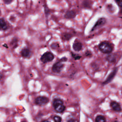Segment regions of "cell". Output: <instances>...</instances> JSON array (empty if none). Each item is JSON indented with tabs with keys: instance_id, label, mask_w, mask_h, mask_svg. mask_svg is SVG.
I'll use <instances>...</instances> for the list:
<instances>
[{
	"instance_id": "cell-1",
	"label": "cell",
	"mask_w": 122,
	"mask_h": 122,
	"mask_svg": "<svg viewBox=\"0 0 122 122\" xmlns=\"http://www.w3.org/2000/svg\"><path fill=\"white\" fill-rule=\"evenodd\" d=\"M52 105L56 112L61 113L64 111L65 106L63 105L62 100L59 98H55L52 101Z\"/></svg>"
},
{
	"instance_id": "cell-2",
	"label": "cell",
	"mask_w": 122,
	"mask_h": 122,
	"mask_svg": "<svg viewBox=\"0 0 122 122\" xmlns=\"http://www.w3.org/2000/svg\"><path fill=\"white\" fill-rule=\"evenodd\" d=\"M100 51L103 53H110L113 50L112 45L107 41H103L99 45Z\"/></svg>"
},
{
	"instance_id": "cell-3",
	"label": "cell",
	"mask_w": 122,
	"mask_h": 122,
	"mask_svg": "<svg viewBox=\"0 0 122 122\" xmlns=\"http://www.w3.org/2000/svg\"><path fill=\"white\" fill-rule=\"evenodd\" d=\"M54 58L53 54L49 51L45 52L41 57V61L43 63H47L52 61Z\"/></svg>"
},
{
	"instance_id": "cell-4",
	"label": "cell",
	"mask_w": 122,
	"mask_h": 122,
	"mask_svg": "<svg viewBox=\"0 0 122 122\" xmlns=\"http://www.w3.org/2000/svg\"><path fill=\"white\" fill-rule=\"evenodd\" d=\"M106 20L105 18H101L99 19L98 20L96 21V22L95 23V24H94V25L93 26L91 31H93L101 28V27L103 26L106 23Z\"/></svg>"
},
{
	"instance_id": "cell-5",
	"label": "cell",
	"mask_w": 122,
	"mask_h": 122,
	"mask_svg": "<svg viewBox=\"0 0 122 122\" xmlns=\"http://www.w3.org/2000/svg\"><path fill=\"white\" fill-rule=\"evenodd\" d=\"M64 67V64L62 62L59 61L58 62L55 63L52 66V71L55 73H59L62 70Z\"/></svg>"
},
{
	"instance_id": "cell-6",
	"label": "cell",
	"mask_w": 122,
	"mask_h": 122,
	"mask_svg": "<svg viewBox=\"0 0 122 122\" xmlns=\"http://www.w3.org/2000/svg\"><path fill=\"white\" fill-rule=\"evenodd\" d=\"M49 102V99L45 96H39L35 100V103L38 105L43 106Z\"/></svg>"
},
{
	"instance_id": "cell-7",
	"label": "cell",
	"mask_w": 122,
	"mask_h": 122,
	"mask_svg": "<svg viewBox=\"0 0 122 122\" xmlns=\"http://www.w3.org/2000/svg\"><path fill=\"white\" fill-rule=\"evenodd\" d=\"M118 71L117 68H114L113 70L109 74L106 80L102 82V85H106L112 81L113 79L114 78L117 71Z\"/></svg>"
},
{
	"instance_id": "cell-8",
	"label": "cell",
	"mask_w": 122,
	"mask_h": 122,
	"mask_svg": "<svg viewBox=\"0 0 122 122\" xmlns=\"http://www.w3.org/2000/svg\"><path fill=\"white\" fill-rule=\"evenodd\" d=\"M110 106L113 111L117 112H120L121 111V108L119 102L116 101H112L110 103Z\"/></svg>"
},
{
	"instance_id": "cell-9",
	"label": "cell",
	"mask_w": 122,
	"mask_h": 122,
	"mask_svg": "<svg viewBox=\"0 0 122 122\" xmlns=\"http://www.w3.org/2000/svg\"><path fill=\"white\" fill-rule=\"evenodd\" d=\"M72 48L75 51H79L81 50L82 48V44L81 42L75 40L73 44Z\"/></svg>"
},
{
	"instance_id": "cell-10",
	"label": "cell",
	"mask_w": 122,
	"mask_h": 122,
	"mask_svg": "<svg viewBox=\"0 0 122 122\" xmlns=\"http://www.w3.org/2000/svg\"><path fill=\"white\" fill-rule=\"evenodd\" d=\"M76 16V13L73 10H68L66 12L64 15V17L66 19H72L74 18Z\"/></svg>"
},
{
	"instance_id": "cell-11",
	"label": "cell",
	"mask_w": 122,
	"mask_h": 122,
	"mask_svg": "<svg viewBox=\"0 0 122 122\" xmlns=\"http://www.w3.org/2000/svg\"><path fill=\"white\" fill-rule=\"evenodd\" d=\"M21 55L22 57L24 58L29 57L30 56L31 52L29 49L27 48H24L21 51Z\"/></svg>"
},
{
	"instance_id": "cell-12",
	"label": "cell",
	"mask_w": 122,
	"mask_h": 122,
	"mask_svg": "<svg viewBox=\"0 0 122 122\" xmlns=\"http://www.w3.org/2000/svg\"><path fill=\"white\" fill-rule=\"evenodd\" d=\"M72 35L68 32H64L61 35V39L64 41H68L72 37Z\"/></svg>"
},
{
	"instance_id": "cell-13",
	"label": "cell",
	"mask_w": 122,
	"mask_h": 122,
	"mask_svg": "<svg viewBox=\"0 0 122 122\" xmlns=\"http://www.w3.org/2000/svg\"><path fill=\"white\" fill-rule=\"evenodd\" d=\"M0 27L3 30H5L8 28L7 24L3 18H0Z\"/></svg>"
},
{
	"instance_id": "cell-14",
	"label": "cell",
	"mask_w": 122,
	"mask_h": 122,
	"mask_svg": "<svg viewBox=\"0 0 122 122\" xmlns=\"http://www.w3.org/2000/svg\"><path fill=\"white\" fill-rule=\"evenodd\" d=\"M116 57L114 54H110L107 56H106V60L111 62H113L115 61Z\"/></svg>"
},
{
	"instance_id": "cell-15",
	"label": "cell",
	"mask_w": 122,
	"mask_h": 122,
	"mask_svg": "<svg viewBox=\"0 0 122 122\" xmlns=\"http://www.w3.org/2000/svg\"><path fill=\"white\" fill-rule=\"evenodd\" d=\"M95 121L96 122H105L106 120L104 116L102 115H99L96 116Z\"/></svg>"
},
{
	"instance_id": "cell-16",
	"label": "cell",
	"mask_w": 122,
	"mask_h": 122,
	"mask_svg": "<svg viewBox=\"0 0 122 122\" xmlns=\"http://www.w3.org/2000/svg\"><path fill=\"white\" fill-rule=\"evenodd\" d=\"M53 120L56 122H60L61 121V117L58 115L54 116L53 118Z\"/></svg>"
},
{
	"instance_id": "cell-17",
	"label": "cell",
	"mask_w": 122,
	"mask_h": 122,
	"mask_svg": "<svg viewBox=\"0 0 122 122\" xmlns=\"http://www.w3.org/2000/svg\"><path fill=\"white\" fill-rule=\"evenodd\" d=\"M59 47V45L58 43L57 42H54L52 43L51 45V47L53 49H57L58 47Z\"/></svg>"
},
{
	"instance_id": "cell-18",
	"label": "cell",
	"mask_w": 122,
	"mask_h": 122,
	"mask_svg": "<svg viewBox=\"0 0 122 122\" xmlns=\"http://www.w3.org/2000/svg\"><path fill=\"white\" fill-rule=\"evenodd\" d=\"M71 56L75 60H79L81 58V56L78 55V54H74L73 52H71Z\"/></svg>"
},
{
	"instance_id": "cell-19",
	"label": "cell",
	"mask_w": 122,
	"mask_h": 122,
	"mask_svg": "<svg viewBox=\"0 0 122 122\" xmlns=\"http://www.w3.org/2000/svg\"><path fill=\"white\" fill-rule=\"evenodd\" d=\"M116 3L120 7H122V0H115Z\"/></svg>"
},
{
	"instance_id": "cell-20",
	"label": "cell",
	"mask_w": 122,
	"mask_h": 122,
	"mask_svg": "<svg viewBox=\"0 0 122 122\" xmlns=\"http://www.w3.org/2000/svg\"><path fill=\"white\" fill-rule=\"evenodd\" d=\"M4 2L6 4H10V3L12 2V1L13 0H3Z\"/></svg>"
},
{
	"instance_id": "cell-21",
	"label": "cell",
	"mask_w": 122,
	"mask_h": 122,
	"mask_svg": "<svg viewBox=\"0 0 122 122\" xmlns=\"http://www.w3.org/2000/svg\"><path fill=\"white\" fill-rule=\"evenodd\" d=\"M85 55L87 57H91L92 55V53L90 51H87L86 52H85Z\"/></svg>"
},
{
	"instance_id": "cell-22",
	"label": "cell",
	"mask_w": 122,
	"mask_h": 122,
	"mask_svg": "<svg viewBox=\"0 0 122 122\" xmlns=\"http://www.w3.org/2000/svg\"><path fill=\"white\" fill-rule=\"evenodd\" d=\"M67 60V58H66L65 57H63V58H62L61 59H60V61H61V62H64V61H66Z\"/></svg>"
},
{
	"instance_id": "cell-23",
	"label": "cell",
	"mask_w": 122,
	"mask_h": 122,
	"mask_svg": "<svg viewBox=\"0 0 122 122\" xmlns=\"http://www.w3.org/2000/svg\"><path fill=\"white\" fill-rule=\"evenodd\" d=\"M67 121H68V122H74V121H75V120L71 119V120H68Z\"/></svg>"
},
{
	"instance_id": "cell-24",
	"label": "cell",
	"mask_w": 122,
	"mask_h": 122,
	"mask_svg": "<svg viewBox=\"0 0 122 122\" xmlns=\"http://www.w3.org/2000/svg\"><path fill=\"white\" fill-rule=\"evenodd\" d=\"M2 77H3V75H2L1 73H0V80L1 79H2Z\"/></svg>"
},
{
	"instance_id": "cell-25",
	"label": "cell",
	"mask_w": 122,
	"mask_h": 122,
	"mask_svg": "<svg viewBox=\"0 0 122 122\" xmlns=\"http://www.w3.org/2000/svg\"></svg>"
}]
</instances>
